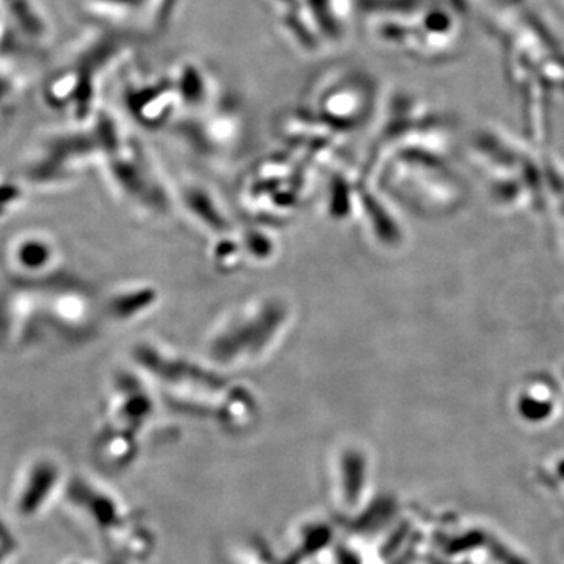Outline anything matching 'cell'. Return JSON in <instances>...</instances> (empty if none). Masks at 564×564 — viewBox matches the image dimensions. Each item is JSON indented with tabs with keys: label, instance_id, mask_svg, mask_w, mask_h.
Here are the masks:
<instances>
[{
	"label": "cell",
	"instance_id": "cell-3",
	"mask_svg": "<svg viewBox=\"0 0 564 564\" xmlns=\"http://www.w3.org/2000/svg\"><path fill=\"white\" fill-rule=\"evenodd\" d=\"M28 196V188L10 176H0V221L21 209Z\"/></svg>",
	"mask_w": 564,
	"mask_h": 564
},
{
	"label": "cell",
	"instance_id": "cell-1",
	"mask_svg": "<svg viewBox=\"0 0 564 564\" xmlns=\"http://www.w3.org/2000/svg\"><path fill=\"white\" fill-rule=\"evenodd\" d=\"M0 262L17 288H44L63 281L61 243L44 231H22L3 243Z\"/></svg>",
	"mask_w": 564,
	"mask_h": 564
},
{
	"label": "cell",
	"instance_id": "cell-2",
	"mask_svg": "<svg viewBox=\"0 0 564 564\" xmlns=\"http://www.w3.org/2000/svg\"><path fill=\"white\" fill-rule=\"evenodd\" d=\"M62 491L61 464L50 456H36L18 477L13 492L14 510L21 518H36Z\"/></svg>",
	"mask_w": 564,
	"mask_h": 564
}]
</instances>
